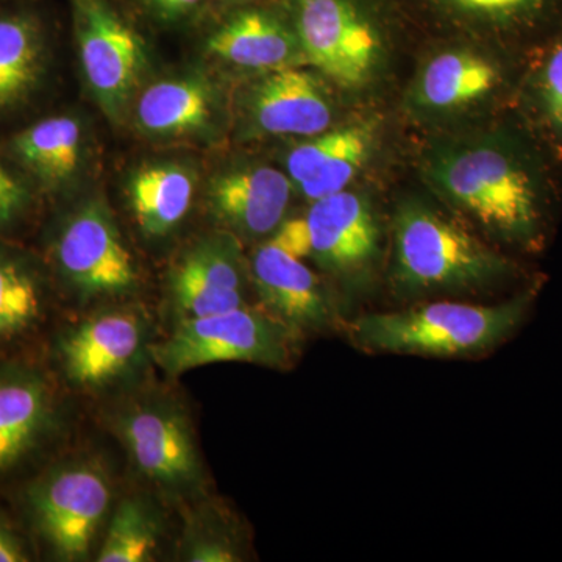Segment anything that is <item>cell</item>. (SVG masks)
<instances>
[{
  "mask_svg": "<svg viewBox=\"0 0 562 562\" xmlns=\"http://www.w3.org/2000/svg\"><path fill=\"white\" fill-rule=\"evenodd\" d=\"M251 277L269 314L294 331L330 324L331 310L319 280L299 258L268 243L255 254Z\"/></svg>",
  "mask_w": 562,
  "mask_h": 562,
  "instance_id": "obj_13",
  "label": "cell"
},
{
  "mask_svg": "<svg viewBox=\"0 0 562 562\" xmlns=\"http://www.w3.org/2000/svg\"><path fill=\"white\" fill-rule=\"evenodd\" d=\"M38 188L16 166L0 157V232L20 224L31 213Z\"/></svg>",
  "mask_w": 562,
  "mask_h": 562,
  "instance_id": "obj_28",
  "label": "cell"
},
{
  "mask_svg": "<svg viewBox=\"0 0 562 562\" xmlns=\"http://www.w3.org/2000/svg\"><path fill=\"white\" fill-rule=\"evenodd\" d=\"M292 333L271 314L241 306L181 321L168 339L151 347V357L171 375L214 362L283 368L292 355Z\"/></svg>",
  "mask_w": 562,
  "mask_h": 562,
  "instance_id": "obj_4",
  "label": "cell"
},
{
  "mask_svg": "<svg viewBox=\"0 0 562 562\" xmlns=\"http://www.w3.org/2000/svg\"><path fill=\"white\" fill-rule=\"evenodd\" d=\"M50 413V390L43 376L31 371L0 373V472L38 442Z\"/></svg>",
  "mask_w": 562,
  "mask_h": 562,
  "instance_id": "obj_21",
  "label": "cell"
},
{
  "mask_svg": "<svg viewBox=\"0 0 562 562\" xmlns=\"http://www.w3.org/2000/svg\"><path fill=\"white\" fill-rule=\"evenodd\" d=\"M29 554L24 542L16 530L11 527L9 519L0 513V562H25Z\"/></svg>",
  "mask_w": 562,
  "mask_h": 562,
  "instance_id": "obj_32",
  "label": "cell"
},
{
  "mask_svg": "<svg viewBox=\"0 0 562 562\" xmlns=\"http://www.w3.org/2000/svg\"><path fill=\"white\" fill-rule=\"evenodd\" d=\"M288 157V173L308 201L349 187L368 158L371 136L362 127H346L313 136Z\"/></svg>",
  "mask_w": 562,
  "mask_h": 562,
  "instance_id": "obj_19",
  "label": "cell"
},
{
  "mask_svg": "<svg viewBox=\"0 0 562 562\" xmlns=\"http://www.w3.org/2000/svg\"><path fill=\"white\" fill-rule=\"evenodd\" d=\"M395 276L409 291L468 290L512 277L514 262L419 203L395 217Z\"/></svg>",
  "mask_w": 562,
  "mask_h": 562,
  "instance_id": "obj_3",
  "label": "cell"
},
{
  "mask_svg": "<svg viewBox=\"0 0 562 562\" xmlns=\"http://www.w3.org/2000/svg\"><path fill=\"white\" fill-rule=\"evenodd\" d=\"M146 325L128 310L95 314L61 339L63 366L70 382L98 387L124 375L143 353Z\"/></svg>",
  "mask_w": 562,
  "mask_h": 562,
  "instance_id": "obj_10",
  "label": "cell"
},
{
  "mask_svg": "<svg viewBox=\"0 0 562 562\" xmlns=\"http://www.w3.org/2000/svg\"><path fill=\"white\" fill-rule=\"evenodd\" d=\"M83 149L80 122L54 114L25 125L0 143V157L16 166L38 190L57 191L77 176Z\"/></svg>",
  "mask_w": 562,
  "mask_h": 562,
  "instance_id": "obj_15",
  "label": "cell"
},
{
  "mask_svg": "<svg viewBox=\"0 0 562 562\" xmlns=\"http://www.w3.org/2000/svg\"><path fill=\"white\" fill-rule=\"evenodd\" d=\"M535 291L501 305L436 302L397 313L362 316L351 327L355 341L364 349L391 353H480L508 339L524 324Z\"/></svg>",
  "mask_w": 562,
  "mask_h": 562,
  "instance_id": "obj_2",
  "label": "cell"
},
{
  "mask_svg": "<svg viewBox=\"0 0 562 562\" xmlns=\"http://www.w3.org/2000/svg\"><path fill=\"white\" fill-rule=\"evenodd\" d=\"M524 106L532 132L562 158V29L536 52L525 76Z\"/></svg>",
  "mask_w": 562,
  "mask_h": 562,
  "instance_id": "obj_24",
  "label": "cell"
},
{
  "mask_svg": "<svg viewBox=\"0 0 562 562\" xmlns=\"http://www.w3.org/2000/svg\"><path fill=\"white\" fill-rule=\"evenodd\" d=\"M74 27L95 101L110 117L120 116L144 65L139 36L105 0H74Z\"/></svg>",
  "mask_w": 562,
  "mask_h": 562,
  "instance_id": "obj_8",
  "label": "cell"
},
{
  "mask_svg": "<svg viewBox=\"0 0 562 562\" xmlns=\"http://www.w3.org/2000/svg\"><path fill=\"white\" fill-rule=\"evenodd\" d=\"M184 560L191 562H232L238 560L235 543L205 516L192 517L184 532Z\"/></svg>",
  "mask_w": 562,
  "mask_h": 562,
  "instance_id": "obj_29",
  "label": "cell"
},
{
  "mask_svg": "<svg viewBox=\"0 0 562 562\" xmlns=\"http://www.w3.org/2000/svg\"><path fill=\"white\" fill-rule=\"evenodd\" d=\"M206 46L214 57L247 69L279 70L303 58L295 32L276 14L258 9L236 11Z\"/></svg>",
  "mask_w": 562,
  "mask_h": 562,
  "instance_id": "obj_18",
  "label": "cell"
},
{
  "mask_svg": "<svg viewBox=\"0 0 562 562\" xmlns=\"http://www.w3.org/2000/svg\"><path fill=\"white\" fill-rule=\"evenodd\" d=\"M502 63L468 50L436 55L422 72L417 99L431 110H454L490 98L506 85Z\"/></svg>",
  "mask_w": 562,
  "mask_h": 562,
  "instance_id": "obj_20",
  "label": "cell"
},
{
  "mask_svg": "<svg viewBox=\"0 0 562 562\" xmlns=\"http://www.w3.org/2000/svg\"><path fill=\"white\" fill-rule=\"evenodd\" d=\"M194 194V177L172 162L147 166L133 176L128 199L140 231L162 236L187 216Z\"/></svg>",
  "mask_w": 562,
  "mask_h": 562,
  "instance_id": "obj_22",
  "label": "cell"
},
{
  "mask_svg": "<svg viewBox=\"0 0 562 562\" xmlns=\"http://www.w3.org/2000/svg\"><path fill=\"white\" fill-rule=\"evenodd\" d=\"M54 258L61 276L87 297L124 294L138 283L131 251L99 201L66 217L55 236Z\"/></svg>",
  "mask_w": 562,
  "mask_h": 562,
  "instance_id": "obj_6",
  "label": "cell"
},
{
  "mask_svg": "<svg viewBox=\"0 0 562 562\" xmlns=\"http://www.w3.org/2000/svg\"><path fill=\"white\" fill-rule=\"evenodd\" d=\"M171 291L183 319L244 306V273L235 239L217 236L195 244L173 268Z\"/></svg>",
  "mask_w": 562,
  "mask_h": 562,
  "instance_id": "obj_11",
  "label": "cell"
},
{
  "mask_svg": "<svg viewBox=\"0 0 562 562\" xmlns=\"http://www.w3.org/2000/svg\"><path fill=\"white\" fill-rule=\"evenodd\" d=\"M290 176L273 168H246L217 177L210 187V209L241 235H268L280 227L290 205Z\"/></svg>",
  "mask_w": 562,
  "mask_h": 562,
  "instance_id": "obj_14",
  "label": "cell"
},
{
  "mask_svg": "<svg viewBox=\"0 0 562 562\" xmlns=\"http://www.w3.org/2000/svg\"><path fill=\"white\" fill-rule=\"evenodd\" d=\"M158 536L160 524L149 506L138 498H127L113 514L99 561H149L157 550Z\"/></svg>",
  "mask_w": 562,
  "mask_h": 562,
  "instance_id": "obj_26",
  "label": "cell"
},
{
  "mask_svg": "<svg viewBox=\"0 0 562 562\" xmlns=\"http://www.w3.org/2000/svg\"><path fill=\"white\" fill-rule=\"evenodd\" d=\"M312 257L333 272H360L379 247V227L371 206L353 192L317 199L305 214Z\"/></svg>",
  "mask_w": 562,
  "mask_h": 562,
  "instance_id": "obj_12",
  "label": "cell"
},
{
  "mask_svg": "<svg viewBox=\"0 0 562 562\" xmlns=\"http://www.w3.org/2000/svg\"><path fill=\"white\" fill-rule=\"evenodd\" d=\"M139 2L158 20L177 21L198 10L203 0H139Z\"/></svg>",
  "mask_w": 562,
  "mask_h": 562,
  "instance_id": "obj_31",
  "label": "cell"
},
{
  "mask_svg": "<svg viewBox=\"0 0 562 562\" xmlns=\"http://www.w3.org/2000/svg\"><path fill=\"white\" fill-rule=\"evenodd\" d=\"M211 106L210 88L201 80H166L140 94L136 120L150 135H188L206 127Z\"/></svg>",
  "mask_w": 562,
  "mask_h": 562,
  "instance_id": "obj_23",
  "label": "cell"
},
{
  "mask_svg": "<svg viewBox=\"0 0 562 562\" xmlns=\"http://www.w3.org/2000/svg\"><path fill=\"white\" fill-rule=\"evenodd\" d=\"M530 135H497L447 150L432 160L439 191L502 241L538 250L546 241L553 205V176L543 157L552 149ZM553 150V149H552Z\"/></svg>",
  "mask_w": 562,
  "mask_h": 562,
  "instance_id": "obj_1",
  "label": "cell"
},
{
  "mask_svg": "<svg viewBox=\"0 0 562 562\" xmlns=\"http://www.w3.org/2000/svg\"><path fill=\"white\" fill-rule=\"evenodd\" d=\"M294 32L303 58L342 87L371 76L380 41L351 0H297Z\"/></svg>",
  "mask_w": 562,
  "mask_h": 562,
  "instance_id": "obj_7",
  "label": "cell"
},
{
  "mask_svg": "<svg viewBox=\"0 0 562 562\" xmlns=\"http://www.w3.org/2000/svg\"><path fill=\"white\" fill-rule=\"evenodd\" d=\"M122 441L150 482L169 491L191 490L202 468L187 416L172 403L135 405L120 422Z\"/></svg>",
  "mask_w": 562,
  "mask_h": 562,
  "instance_id": "obj_9",
  "label": "cell"
},
{
  "mask_svg": "<svg viewBox=\"0 0 562 562\" xmlns=\"http://www.w3.org/2000/svg\"><path fill=\"white\" fill-rule=\"evenodd\" d=\"M255 122L269 135L316 136L327 132L331 103L312 74L290 66L272 70L254 95Z\"/></svg>",
  "mask_w": 562,
  "mask_h": 562,
  "instance_id": "obj_17",
  "label": "cell"
},
{
  "mask_svg": "<svg viewBox=\"0 0 562 562\" xmlns=\"http://www.w3.org/2000/svg\"><path fill=\"white\" fill-rule=\"evenodd\" d=\"M269 243L292 255V257L299 258V260L312 257V243H310L305 217L281 222L276 235L272 236Z\"/></svg>",
  "mask_w": 562,
  "mask_h": 562,
  "instance_id": "obj_30",
  "label": "cell"
},
{
  "mask_svg": "<svg viewBox=\"0 0 562 562\" xmlns=\"http://www.w3.org/2000/svg\"><path fill=\"white\" fill-rule=\"evenodd\" d=\"M49 68L46 25L32 10L0 11V121L27 109Z\"/></svg>",
  "mask_w": 562,
  "mask_h": 562,
  "instance_id": "obj_16",
  "label": "cell"
},
{
  "mask_svg": "<svg viewBox=\"0 0 562 562\" xmlns=\"http://www.w3.org/2000/svg\"><path fill=\"white\" fill-rule=\"evenodd\" d=\"M40 313L38 276L20 255L0 247V339L27 330Z\"/></svg>",
  "mask_w": 562,
  "mask_h": 562,
  "instance_id": "obj_25",
  "label": "cell"
},
{
  "mask_svg": "<svg viewBox=\"0 0 562 562\" xmlns=\"http://www.w3.org/2000/svg\"><path fill=\"white\" fill-rule=\"evenodd\" d=\"M479 13L503 31L525 38L541 36L543 44L562 29V0H452Z\"/></svg>",
  "mask_w": 562,
  "mask_h": 562,
  "instance_id": "obj_27",
  "label": "cell"
},
{
  "mask_svg": "<svg viewBox=\"0 0 562 562\" xmlns=\"http://www.w3.org/2000/svg\"><path fill=\"white\" fill-rule=\"evenodd\" d=\"M31 508L41 535L63 561L85 560L109 513L111 490L94 462L61 465L32 487Z\"/></svg>",
  "mask_w": 562,
  "mask_h": 562,
  "instance_id": "obj_5",
  "label": "cell"
}]
</instances>
